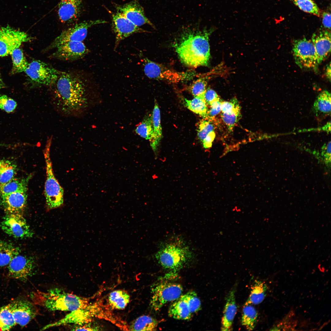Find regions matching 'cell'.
<instances>
[{"mask_svg": "<svg viewBox=\"0 0 331 331\" xmlns=\"http://www.w3.org/2000/svg\"><path fill=\"white\" fill-rule=\"evenodd\" d=\"M108 21L102 20L85 21L76 24L63 30L44 51L55 48L59 45L69 41L82 42L86 37L88 29L95 25L105 24Z\"/></svg>", "mask_w": 331, "mask_h": 331, "instance_id": "cell-9", "label": "cell"}, {"mask_svg": "<svg viewBox=\"0 0 331 331\" xmlns=\"http://www.w3.org/2000/svg\"><path fill=\"white\" fill-rule=\"evenodd\" d=\"M192 256L187 246L177 242L166 244L155 255L162 267L175 272L181 269Z\"/></svg>", "mask_w": 331, "mask_h": 331, "instance_id": "cell-5", "label": "cell"}, {"mask_svg": "<svg viewBox=\"0 0 331 331\" xmlns=\"http://www.w3.org/2000/svg\"><path fill=\"white\" fill-rule=\"evenodd\" d=\"M331 33L327 30L314 33L311 41L314 44L318 65L325 60L331 52Z\"/></svg>", "mask_w": 331, "mask_h": 331, "instance_id": "cell-20", "label": "cell"}, {"mask_svg": "<svg viewBox=\"0 0 331 331\" xmlns=\"http://www.w3.org/2000/svg\"><path fill=\"white\" fill-rule=\"evenodd\" d=\"M214 126L211 120L203 119L198 123L197 131L199 139L202 142L211 132L214 131Z\"/></svg>", "mask_w": 331, "mask_h": 331, "instance_id": "cell-37", "label": "cell"}, {"mask_svg": "<svg viewBox=\"0 0 331 331\" xmlns=\"http://www.w3.org/2000/svg\"><path fill=\"white\" fill-rule=\"evenodd\" d=\"M204 97L206 104L209 105L214 101L220 99L216 93L210 88L206 89Z\"/></svg>", "mask_w": 331, "mask_h": 331, "instance_id": "cell-43", "label": "cell"}, {"mask_svg": "<svg viewBox=\"0 0 331 331\" xmlns=\"http://www.w3.org/2000/svg\"><path fill=\"white\" fill-rule=\"evenodd\" d=\"M143 70L149 78L176 83L192 78L195 76L191 71L178 72L146 57L143 58Z\"/></svg>", "mask_w": 331, "mask_h": 331, "instance_id": "cell-7", "label": "cell"}, {"mask_svg": "<svg viewBox=\"0 0 331 331\" xmlns=\"http://www.w3.org/2000/svg\"><path fill=\"white\" fill-rule=\"evenodd\" d=\"M213 29H186L174 45L181 61L192 68L207 66L211 58L209 37Z\"/></svg>", "mask_w": 331, "mask_h": 331, "instance_id": "cell-2", "label": "cell"}, {"mask_svg": "<svg viewBox=\"0 0 331 331\" xmlns=\"http://www.w3.org/2000/svg\"><path fill=\"white\" fill-rule=\"evenodd\" d=\"M215 137L214 131L210 132L202 142L204 147L206 149L211 147Z\"/></svg>", "mask_w": 331, "mask_h": 331, "instance_id": "cell-44", "label": "cell"}, {"mask_svg": "<svg viewBox=\"0 0 331 331\" xmlns=\"http://www.w3.org/2000/svg\"><path fill=\"white\" fill-rule=\"evenodd\" d=\"M241 106L236 98H233L228 101H222L221 112L228 114L241 112Z\"/></svg>", "mask_w": 331, "mask_h": 331, "instance_id": "cell-39", "label": "cell"}, {"mask_svg": "<svg viewBox=\"0 0 331 331\" xmlns=\"http://www.w3.org/2000/svg\"><path fill=\"white\" fill-rule=\"evenodd\" d=\"M129 295L122 290H116L111 292L108 296V302L113 308L118 310L124 309L130 301Z\"/></svg>", "mask_w": 331, "mask_h": 331, "instance_id": "cell-31", "label": "cell"}, {"mask_svg": "<svg viewBox=\"0 0 331 331\" xmlns=\"http://www.w3.org/2000/svg\"><path fill=\"white\" fill-rule=\"evenodd\" d=\"M5 85L2 80L0 72V90L2 88H5Z\"/></svg>", "mask_w": 331, "mask_h": 331, "instance_id": "cell-49", "label": "cell"}, {"mask_svg": "<svg viewBox=\"0 0 331 331\" xmlns=\"http://www.w3.org/2000/svg\"><path fill=\"white\" fill-rule=\"evenodd\" d=\"M52 137H48L44 151L46 178L44 185V195L47 211L57 208L63 203L64 190L55 178L50 156Z\"/></svg>", "mask_w": 331, "mask_h": 331, "instance_id": "cell-4", "label": "cell"}, {"mask_svg": "<svg viewBox=\"0 0 331 331\" xmlns=\"http://www.w3.org/2000/svg\"><path fill=\"white\" fill-rule=\"evenodd\" d=\"M258 313L252 304L245 302L242 309L241 322L248 330H252L257 323Z\"/></svg>", "mask_w": 331, "mask_h": 331, "instance_id": "cell-29", "label": "cell"}, {"mask_svg": "<svg viewBox=\"0 0 331 331\" xmlns=\"http://www.w3.org/2000/svg\"><path fill=\"white\" fill-rule=\"evenodd\" d=\"M0 226L4 233L15 238H31L34 234L21 214L6 213L1 223Z\"/></svg>", "mask_w": 331, "mask_h": 331, "instance_id": "cell-11", "label": "cell"}, {"mask_svg": "<svg viewBox=\"0 0 331 331\" xmlns=\"http://www.w3.org/2000/svg\"><path fill=\"white\" fill-rule=\"evenodd\" d=\"M32 39L24 32L8 26L0 27V56L10 55L22 44Z\"/></svg>", "mask_w": 331, "mask_h": 331, "instance_id": "cell-12", "label": "cell"}, {"mask_svg": "<svg viewBox=\"0 0 331 331\" xmlns=\"http://www.w3.org/2000/svg\"><path fill=\"white\" fill-rule=\"evenodd\" d=\"M268 289L265 282L256 280L251 287L250 293L246 302L252 305L261 303L264 299Z\"/></svg>", "mask_w": 331, "mask_h": 331, "instance_id": "cell-27", "label": "cell"}, {"mask_svg": "<svg viewBox=\"0 0 331 331\" xmlns=\"http://www.w3.org/2000/svg\"><path fill=\"white\" fill-rule=\"evenodd\" d=\"M16 324L27 325L38 314L36 305L25 299L14 301L8 304Z\"/></svg>", "mask_w": 331, "mask_h": 331, "instance_id": "cell-15", "label": "cell"}, {"mask_svg": "<svg viewBox=\"0 0 331 331\" xmlns=\"http://www.w3.org/2000/svg\"><path fill=\"white\" fill-rule=\"evenodd\" d=\"M241 116V114H228L222 112L221 113L222 119L230 132L233 131L235 125L240 120Z\"/></svg>", "mask_w": 331, "mask_h": 331, "instance_id": "cell-41", "label": "cell"}, {"mask_svg": "<svg viewBox=\"0 0 331 331\" xmlns=\"http://www.w3.org/2000/svg\"><path fill=\"white\" fill-rule=\"evenodd\" d=\"M151 290L152 296L150 305L157 311L166 304L178 299L182 295L183 288L179 283L163 281L153 285Z\"/></svg>", "mask_w": 331, "mask_h": 331, "instance_id": "cell-8", "label": "cell"}, {"mask_svg": "<svg viewBox=\"0 0 331 331\" xmlns=\"http://www.w3.org/2000/svg\"><path fill=\"white\" fill-rule=\"evenodd\" d=\"M331 123L330 121L326 125H325L324 127V130H325L326 131L328 132L330 131L331 130Z\"/></svg>", "mask_w": 331, "mask_h": 331, "instance_id": "cell-48", "label": "cell"}, {"mask_svg": "<svg viewBox=\"0 0 331 331\" xmlns=\"http://www.w3.org/2000/svg\"><path fill=\"white\" fill-rule=\"evenodd\" d=\"M169 316L173 318L189 320L193 314L185 294L181 295L170 305L168 310Z\"/></svg>", "mask_w": 331, "mask_h": 331, "instance_id": "cell-22", "label": "cell"}, {"mask_svg": "<svg viewBox=\"0 0 331 331\" xmlns=\"http://www.w3.org/2000/svg\"><path fill=\"white\" fill-rule=\"evenodd\" d=\"M16 325L9 305L0 307V330H9Z\"/></svg>", "mask_w": 331, "mask_h": 331, "instance_id": "cell-35", "label": "cell"}, {"mask_svg": "<svg viewBox=\"0 0 331 331\" xmlns=\"http://www.w3.org/2000/svg\"><path fill=\"white\" fill-rule=\"evenodd\" d=\"M322 150L325 155L327 157L326 159L328 160H329V158H330L331 155V142L329 141L326 144L324 145Z\"/></svg>", "mask_w": 331, "mask_h": 331, "instance_id": "cell-46", "label": "cell"}, {"mask_svg": "<svg viewBox=\"0 0 331 331\" xmlns=\"http://www.w3.org/2000/svg\"><path fill=\"white\" fill-rule=\"evenodd\" d=\"M325 74L327 78L328 79L329 81H330L331 80V64L330 62L329 64L327 66Z\"/></svg>", "mask_w": 331, "mask_h": 331, "instance_id": "cell-47", "label": "cell"}, {"mask_svg": "<svg viewBox=\"0 0 331 331\" xmlns=\"http://www.w3.org/2000/svg\"><path fill=\"white\" fill-rule=\"evenodd\" d=\"M20 252L19 247L0 239V267L8 265L12 259Z\"/></svg>", "mask_w": 331, "mask_h": 331, "instance_id": "cell-26", "label": "cell"}, {"mask_svg": "<svg viewBox=\"0 0 331 331\" xmlns=\"http://www.w3.org/2000/svg\"><path fill=\"white\" fill-rule=\"evenodd\" d=\"M32 176L31 174L23 178L14 177L0 184V197L13 192L27 191L28 183Z\"/></svg>", "mask_w": 331, "mask_h": 331, "instance_id": "cell-23", "label": "cell"}, {"mask_svg": "<svg viewBox=\"0 0 331 331\" xmlns=\"http://www.w3.org/2000/svg\"><path fill=\"white\" fill-rule=\"evenodd\" d=\"M25 72L29 78L30 87L34 88L51 86L61 72L44 62L34 60L29 63Z\"/></svg>", "mask_w": 331, "mask_h": 331, "instance_id": "cell-6", "label": "cell"}, {"mask_svg": "<svg viewBox=\"0 0 331 331\" xmlns=\"http://www.w3.org/2000/svg\"><path fill=\"white\" fill-rule=\"evenodd\" d=\"M112 28L116 36L114 49L121 40L133 34L149 32L136 26L118 12L112 14Z\"/></svg>", "mask_w": 331, "mask_h": 331, "instance_id": "cell-14", "label": "cell"}, {"mask_svg": "<svg viewBox=\"0 0 331 331\" xmlns=\"http://www.w3.org/2000/svg\"><path fill=\"white\" fill-rule=\"evenodd\" d=\"M115 7L117 12L122 13L136 26L139 27L147 24L155 28L146 16L144 9L138 0H134L123 5L115 4Z\"/></svg>", "mask_w": 331, "mask_h": 331, "instance_id": "cell-17", "label": "cell"}, {"mask_svg": "<svg viewBox=\"0 0 331 331\" xmlns=\"http://www.w3.org/2000/svg\"><path fill=\"white\" fill-rule=\"evenodd\" d=\"M221 101L220 99L214 101L210 105L208 111V120H211L221 112Z\"/></svg>", "mask_w": 331, "mask_h": 331, "instance_id": "cell-42", "label": "cell"}, {"mask_svg": "<svg viewBox=\"0 0 331 331\" xmlns=\"http://www.w3.org/2000/svg\"><path fill=\"white\" fill-rule=\"evenodd\" d=\"M292 51L295 62L300 68H317L319 65L311 40L305 38L295 40L293 43Z\"/></svg>", "mask_w": 331, "mask_h": 331, "instance_id": "cell-10", "label": "cell"}, {"mask_svg": "<svg viewBox=\"0 0 331 331\" xmlns=\"http://www.w3.org/2000/svg\"><path fill=\"white\" fill-rule=\"evenodd\" d=\"M50 87V103L61 116L78 118L88 108L90 101L88 86L81 77L61 72Z\"/></svg>", "mask_w": 331, "mask_h": 331, "instance_id": "cell-1", "label": "cell"}, {"mask_svg": "<svg viewBox=\"0 0 331 331\" xmlns=\"http://www.w3.org/2000/svg\"><path fill=\"white\" fill-rule=\"evenodd\" d=\"M55 48V51L50 57L63 61H71L81 59L89 52L82 42H66Z\"/></svg>", "mask_w": 331, "mask_h": 331, "instance_id": "cell-16", "label": "cell"}, {"mask_svg": "<svg viewBox=\"0 0 331 331\" xmlns=\"http://www.w3.org/2000/svg\"><path fill=\"white\" fill-rule=\"evenodd\" d=\"M158 325L157 321L152 317L143 315L139 317L130 325L129 330L131 331H154Z\"/></svg>", "mask_w": 331, "mask_h": 331, "instance_id": "cell-30", "label": "cell"}, {"mask_svg": "<svg viewBox=\"0 0 331 331\" xmlns=\"http://www.w3.org/2000/svg\"><path fill=\"white\" fill-rule=\"evenodd\" d=\"M17 106V103L13 99L4 95L0 96V108L7 112H13Z\"/></svg>", "mask_w": 331, "mask_h": 331, "instance_id": "cell-40", "label": "cell"}, {"mask_svg": "<svg viewBox=\"0 0 331 331\" xmlns=\"http://www.w3.org/2000/svg\"><path fill=\"white\" fill-rule=\"evenodd\" d=\"M207 78H201L193 82L189 86V89L194 97L204 94L207 84Z\"/></svg>", "mask_w": 331, "mask_h": 331, "instance_id": "cell-38", "label": "cell"}, {"mask_svg": "<svg viewBox=\"0 0 331 331\" xmlns=\"http://www.w3.org/2000/svg\"><path fill=\"white\" fill-rule=\"evenodd\" d=\"M322 22L324 27L329 30L331 29V14L329 12H324L322 15Z\"/></svg>", "mask_w": 331, "mask_h": 331, "instance_id": "cell-45", "label": "cell"}, {"mask_svg": "<svg viewBox=\"0 0 331 331\" xmlns=\"http://www.w3.org/2000/svg\"><path fill=\"white\" fill-rule=\"evenodd\" d=\"M235 293L234 287L231 289L226 297L221 321L222 331L232 330L233 322L237 310Z\"/></svg>", "mask_w": 331, "mask_h": 331, "instance_id": "cell-21", "label": "cell"}, {"mask_svg": "<svg viewBox=\"0 0 331 331\" xmlns=\"http://www.w3.org/2000/svg\"><path fill=\"white\" fill-rule=\"evenodd\" d=\"M204 95L196 96L192 100L185 98V104L189 110L203 119H207L208 109L204 99Z\"/></svg>", "mask_w": 331, "mask_h": 331, "instance_id": "cell-28", "label": "cell"}, {"mask_svg": "<svg viewBox=\"0 0 331 331\" xmlns=\"http://www.w3.org/2000/svg\"><path fill=\"white\" fill-rule=\"evenodd\" d=\"M136 133L141 137L150 141L153 135V129L151 115L146 116L137 126Z\"/></svg>", "mask_w": 331, "mask_h": 331, "instance_id": "cell-34", "label": "cell"}, {"mask_svg": "<svg viewBox=\"0 0 331 331\" xmlns=\"http://www.w3.org/2000/svg\"><path fill=\"white\" fill-rule=\"evenodd\" d=\"M12 62V73L16 74L25 72L29 63L20 48L15 49L10 54Z\"/></svg>", "mask_w": 331, "mask_h": 331, "instance_id": "cell-33", "label": "cell"}, {"mask_svg": "<svg viewBox=\"0 0 331 331\" xmlns=\"http://www.w3.org/2000/svg\"><path fill=\"white\" fill-rule=\"evenodd\" d=\"M331 98L330 93L327 90H324L318 95L313 107V110L317 116L330 114Z\"/></svg>", "mask_w": 331, "mask_h": 331, "instance_id": "cell-24", "label": "cell"}, {"mask_svg": "<svg viewBox=\"0 0 331 331\" xmlns=\"http://www.w3.org/2000/svg\"><path fill=\"white\" fill-rule=\"evenodd\" d=\"M82 4V0H61L58 10L60 21L70 23L76 21L80 15Z\"/></svg>", "mask_w": 331, "mask_h": 331, "instance_id": "cell-19", "label": "cell"}, {"mask_svg": "<svg viewBox=\"0 0 331 331\" xmlns=\"http://www.w3.org/2000/svg\"><path fill=\"white\" fill-rule=\"evenodd\" d=\"M153 129V135L150 141L153 149L155 151L159 145L162 136L160 112L158 103L155 102L151 115Z\"/></svg>", "mask_w": 331, "mask_h": 331, "instance_id": "cell-25", "label": "cell"}, {"mask_svg": "<svg viewBox=\"0 0 331 331\" xmlns=\"http://www.w3.org/2000/svg\"><path fill=\"white\" fill-rule=\"evenodd\" d=\"M27 198V191L13 192L0 197V204L6 213L23 214Z\"/></svg>", "mask_w": 331, "mask_h": 331, "instance_id": "cell-18", "label": "cell"}, {"mask_svg": "<svg viewBox=\"0 0 331 331\" xmlns=\"http://www.w3.org/2000/svg\"><path fill=\"white\" fill-rule=\"evenodd\" d=\"M17 169V165L14 162L0 160V184L6 183L14 178Z\"/></svg>", "mask_w": 331, "mask_h": 331, "instance_id": "cell-32", "label": "cell"}, {"mask_svg": "<svg viewBox=\"0 0 331 331\" xmlns=\"http://www.w3.org/2000/svg\"><path fill=\"white\" fill-rule=\"evenodd\" d=\"M294 4L303 11L320 17L319 9L312 0H292Z\"/></svg>", "mask_w": 331, "mask_h": 331, "instance_id": "cell-36", "label": "cell"}, {"mask_svg": "<svg viewBox=\"0 0 331 331\" xmlns=\"http://www.w3.org/2000/svg\"><path fill=\"white\" fill-rule=\"evenodd\" d=\"M33 302L48 310L71 311L85 307L89 299L66 292L59 288H54L46 292L37 290L31 294Z\"/></svg>", "mask_w": 331, "mask_h": 331, "instance_id": "cell-3", "label": "cell"}, {"mask_svg": "<svg viewBox=\"0 0 331 331\" xmlns=\"http://www.w3.org/2000/svg\"><path fill=\"white\" fill-rule=\"evenodd\" d=\"M8 266L10 277L25 281L33 275L36 263L33 257L19 253L12 259Z\"/></svg>", "mask_w": 331, "mask_h": 331, "instance_id": "cell-13", "label": "cell"}]
</instances>
